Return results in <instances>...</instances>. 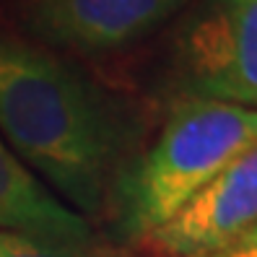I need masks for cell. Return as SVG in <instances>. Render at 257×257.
Instances as JSON below:
<instances>
[{"instance_id": "obj_7", "label": "cell", "mask_w": 257, "mask_h": 257, "mask_svg": "<svg viewBox=\"0 0 257 257\" xmlns=\"http://www.w3.org/2000/svg\"><path fill=\"white\" fill-rule=\"evenodd\" d=\"M0 257H86L83 249L63 247L55 241L26 236L16 231H0Z\"/></svg>"}, {"instance_id": "obj_6", "label": "cell", "mask_w": 257, "mask_h": 257, "mask_svg": "<svg viewBox=\"0 0 257 257\" xmlns=\"http://www.w3.org/2000/svg\"><path fill=\"white\" fill-rule=\"evenodd\" d=\"M0 231H16L83 249L91 244V226L70 210L0 138Z\"/></svg>"}, {"instance_id": "obj_3", "label": "cell", "mask_w": 257, "mask_h": 257, "mask_svg": "<svg viewBox=\"0 0 257 257\" xmlns=\"http://www.w3.org/2000/svg\"><path fill=\"white\" fill-rule=\"evenodd\" d=\"M174 34L187 96L257 109V0H192Z\"/></svg>"}, {"instance_id": "obj_5", "label": "cell", "mask_w": 257, "mask_h": 257, "mask_svg": "<svg viewBox=\"0 0 257 257\" xmlns=\"http://www.w3.org/2000/svg\"><path fill=\"white\" fill-rule=\"evenodd\" d=\"M257 223V143L148 239L172 257H210Z\"/></svg>"}, {"instance_id": "obj_8", "label": "cell", "mask_w": 257, "mask_h": 257, "mask_svg": "<svg viewBox=\"0 0 257 257\" xmlns=\"http://www.w3.org/2000/svg\"><path fill=\"white\" fill-rule=\"evenodd\" d=\"M210 257H257V223L249 231H244L236 241H231L229 247H223L221 252Z\"/></svg>"}, {"instance_id": "obj_1", "label": "cell", "mask_w": 257, "mask_h": 257, "mask_svg": "<svg viewBox=\"0 0 257 257\" xmlns=\"http://www.w3.org/2000/svg\"><path fill=\"white\" fill-rule=\"evenodd\" d=\"M0 138L86 218L112 208L135 122L122 99L63 52L0 32Z\"/></svg>"}, {"instance_id": "obj_4", "label": "cell", "mask_w": 257, "mask_h": 257, "mask_svg": "<svg viewBox=\"0 0 257 257\" xmlns=\"http://www.w3.org/2000/svg\"><path fill=\"white\" fill-rule=\"evenodd\" d=\"M192 0H24L21 26L55 52L107 55L133 47Z\"/></svg>"}, {"instance_id": "obj_2", "label": "cell", "mask_w": 257, "mask_h": 257, "mask_svg": "<svg viewBox=\"0 0 257 257\" xmlns=\"http://www.w3.org/2000/svg\"><path fill=\"white\" fill-rule=\"evenodd\" d=\"M257 143V109L216 99H179L146 154L119 174L112 208L127 236H151L210 179Z\"/></svg>"}]
</instances>
